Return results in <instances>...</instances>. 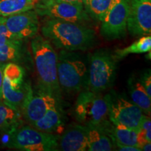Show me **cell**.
Wrapping results in <instances>:
<instances>
[{"instance_id":"22","label":"cell","mask_w":151,"mask_h":151,"mask_svg":"<svg viewBox=\"0 0 151 151\" xmlns=\"http://www.w3.org/2000/svg\"><path fill=\"white\" fill-rule=\"evenodd\" d=\"M24 71L23 68L15 62L6 64L4 69V80L14 89H17L24 83Z\"/></svg>"},{"instance_id":"30","label":"cell","mask_w":151,"mask_h":151,"mask_svg":"<svg viewBox=\"0 0 151 151\" xmlns=\"http://www.w3.org/2000/svg\"><path fill=\"white\" fill-rule=\"evenodd\" d=\"M141 151H150L151 150V142L144 143L140 147Z\"/></svg>"},{"instance_id":"3","label":"cell","mask_w":151,"mask_h":151,"mask_svg":"<svg viewBox=\"0 0 151 151\" xmlns=\"http://www.w3.org/2000/svg\"><path fill=\"white\" fill-rule=\"evenodd\" d=\"M62 50L58 55V79L60 88L67 93L88 89V69L80 55Z\"/></svg>"},{"instance_id":"5","label":"cell","mask_w":151,"mask_h":151,"mask_svg":"<svg viewBox=\"0 0 151 151\" xmlns=\"http://www.w3.org/2000/svg\"><path fill=\"white\" fill-rule=\"evenodd\" d=\"M59 136L39 131L32 125L18 127L9 133V148L24 151L58 150Z\"/></svg>"},{"instance_id":"13","label":"cell","mask_w":151,"mask_h":151,"mask_svg":"<svg viewBox=\"0 0 151 151\" xmlns=\"http://www.w3.org/2000/svg\"><path fill=\"white\" fill-rule=\"evenodd\" d=\"M58 150H88V132L86 125L72 124L58 138Z\"/></svg>"},{"instance_id":"29","label":"cell","mask_w":151,"mask_h":151,"mask_svg":"<svg viewBox=\"0 0 151 151\" xmlns=\"http://www.w3.org/2000/svg\"><path fill=\"white\" fill-rule=\"evenodd\" d=\"M6 63L0 62V101L1 100V90H2V85L4 80V69Z\"/></svg>"},{"instance_id":"8","label":"cell","mask_w":151,"mask_h":151,"mask_svg":"<svg viewBox=\"0 0 151 151\" xmlns=\"http://www.w3.org/2000/svg\"><path fill=\"white\" fill-rule=\"evenodd\" d=\"M35 11L38 16L82 23L90 20L84 6L57 0H40L36 2Z\"/></svg>"},{"instance_id":"14","label":"cell","mask_w":151,"mask_h":151,"mask_svg":"<svg viewBox=\"0 0 151 151\" xmlns=\"http://www.w3.org/2000/svg\"><path fill=\"white\" fill-rule=\"evenodd\" d=\"M86 125L88 132V150L111 151L115 150V145L107 132V122Z\"/></svg>"},{"instance_id":"9","label":"cell","mask_w":151,"mask_h":151,"mask_svg":"<svg viewBox=\"0 0 151 151\" xmlns=\"http://www.w3.org/2000/svg\"><path fill=\"white\" fill-rule=\"evenodd\" d=\"M129 0H120L101 20L100 33L107 40L124 38L127 34Z\"/></svg>"},{"instance_id":"21","label":"cell","mask_w":151,"mask_h":151,"mask_svg":"<svg viewBox=\"0 0 151 151\" xmlns=\"http://www.w3.org/2000/svg\"><path fill=\"white\" fill-rule=\"evenodd\" d=\"M151 37L146 35L141 37L130 46L122 49H118L113 52L117 60H120L130 54H141L150 52Z\"/></svg>"},{"instance_id":"20","label":"cell","mask_w":151,"mask_h":151,"mask_svg":"<svg viewBox=\"0 0 151 151\" xmlns=\"http://www.w3.org/2000/svg\"><path fill=\"white\" fill-rule=\"evenodd\" d=\"M37 0H0V16L6 17L35 8Z\"/></svg>"},{"instance_id":"1","label":"cell","mask_w":151,"mask_h":151,"mask_svg":"<svg viewBox=\"0 0 151 151\" xmlns=\"http://www.w3.org/2000/svg\"><path fill=\"white\" fill-rule=\"evenodd\" d=\"M41 34L49 42L61 50H85L96 43L95 32L81 23L58 19H46L41 27Z\"/></svg>"},{"instance_id":"16","label":"cell","mask_w":151,"mask_h":151,"mask_svg":"<svg viewBox=\"0 0 151 151\" xmlns=\"http://www.w3.org/2000/svg\"><path fill=\"white\" fill-rule=\"evenodd\" d=\"M62 124V112L60 103L52 106L43 116L32 124L39 131L52 133L57 131Z\"/></svg>"},{"instance_id":"2","label":"cell","mask_w":151,"mask_h":151,"mask_svg":"<svg viewBox=\"0 0 151 151\" xmlns=\"http://www.w3.org/2000/svg\"><path fill=\"white\" fill-rule=\"evenodd\" d=\"M39 88L60 100L61 89L58 79V54L43 36L37 35L31 41Z\"/></svg>"},{"instance_id":"27","label":"cell","mask_w":151,"mask_h":151,"mask_svg":"<svg viewBox=\"0 0 151 151\" xmlns=\"http://www.w3.org/2000/svg\"><path fill=\"white\" fill-rule=\"evenodd\" d=\"M139 78L141 83L146 90L147 94L149 97H151V74L150 69L143 72Z\"/></svg>"},{"instance_id":"7","label":"cell","mask_w":151,"mask_h":151,"mask_svg":"<svg viewBox=\"0 0 151 151\" xmlns=\"http://www.w3.org/2000/svg\"><path fill=\"white\" fill-rule=\"evenodd\" d=\"M109 105V118L113 124H118L139 132L144 113L134 103L116 92L106 94Z\"/></svg>"},{"instance_id":"4","label":"cell","mask_w":151,"mask_h":151,"mask_svg":"<svg viewBox=\"0 0 151 151\" xmlns=\"http://www.w3.org/2000/svg\"><path fill=\"white\" fill-rule=\"evenodd\" d=\"M118 62L109 49L96 50L90 58L87 90L101 93L111 88L116 80Z\"/></svg>"},{"instance_id":"18","label":"cell","mask_w":151,"mask_h":151,"mask_svg":"<svg viewBox=\"0 0 151 151\" xmlns=\"http://www.w3.org/2000/svg\"><path fill=\"white\" fill-rule=\"evenodd\" d=\"M128 90L132 102L138 106L143 113L150 116L151 111V97L141 83L139 78L131 76L127 81Z\"/></svg>"},{"instance_id":"6","label":"cell","mask_w":151,"mask_h":151,"mask_svg":"<svg viewBox=\"0 0 151 151\" xmlns=\"http://www.w3.org/2000/svg\"><path fill=\"white\" fill-rule=\"evenodd\" d=\"M74 115L84 125L99 124L109 120L106 95L89 90L81 91L76 101Z\"/></svg>"},{"instance_id":"23","label":"cell","mask_w":151,"mask_h":151,"mask_svg":"<svg viewBox=\"0 0 151 151\" xmlns=\"http://www.w3.org/2000/svg\"><path fill=\"white\" fill-rule=\"evenodd\" d=\"M120 0H90L87 13L98 21H101L111 9Z\"/></svg>"},{"instance_id":"17","label":"cell","mask_w":151,"mask_h":151,"mask_svg":"<svg viewBox=\"0 0 151 151\" xmlns=\"http://www.w3.org/2000/svg\"><path fill=\"white\" fill-rule=\"evenodd\" d=\"M106 128L115 146L116 144H120L139 147L138 132L136 130L120 124H113L110 120L107 123Z\"/></svg>"},{"instance_id":"24","label":"cell","mask_w":151,"mask_h":151,"mask_svg":"<svg viewBox=\"0 0 151 151\" xmlns=\"http://www.w3.org/2000/svg\"><path fill=\"white\" fill-rule=\"evenodd\" d=\"M22 43H9L0 46V62H15L22 57Z\"/></svg>"},{"instance_id":"15","label":"cell","mask_w":151,"mask_h":151,"mask_svg":"<svg viewBox=\"0 0 151 151\" xmlns=\"http://www.w3.org/2000/svg\"><path fill=\"white\" fill-rule=\"evenodd\" d=\"M32 92L33 90L29 82L25 81L20 88L14 89L11 88L4 80H3L1 99L6 104L21 113L24 105L32 94Z\"/></svg>"},{"instance_id":"31","label":"cell","mask_w":151,"mask_h":151,"mask_svg":"<svg viewBox=\"0 0 151 151\" xmlns=\"http://www.w3.org/2000/svg\"><path fill=\"white\" fill-rule=\"evenodd\" d=\"M57 1H65V2L72 3V4H83V0H57Z\"/></svg>"},{"instance_id":"12","label":"cell","mask_w":151,"mask_h":151,"mask_svg":"<svg viewBox=\"0 0 151 151\" xmlns=\"http://www.w3.org/2000/svg\"><path fill=\"white\" fill-rule=\"evenodd\" d=\"M60 101L53 94L39 88L37 92H32L22 109L21 115L25 121L32 125L39 120L52 106L60 103Z\"/></svg>"},{"instance_id":"28","label":"cell","mask_w":151,"mask_h":151,"mask_svg":"<svg viewBox=\"0 0 151 151\" xmlns=\"http://www.w3.org/2000/svg\"><path fill=\"white\" fill-rule=\"evenodd\" d=\"M115 148H117L116 150L121 151H141V148L139 147L132 146H125V145L116 144Z\"/></svg>"},{"instance_id":"25","label":"cell","mask_w":151,"mask_h":151,"mask_svg":"<svg viewBox=\"0 0 151 151\" xmlns=\"http://www.w3.org/2000/svg\"><path fill=\"white\" fill-rule=\"evenodd\" d=\"M151 142V120L150 116L144 115L141 122L140 129L138 132V144L139 148L144 143Z\"/></svg>"},{"instance_id":"33","label":"cell","mask_w":151,"mask_h":151,"mask_svg":"<svg viewBox=\"0 0 151 151\" xmlns=\"http://www.w3.org/2000/svg\"><path fill=\"white\" fill-rule=\"evenodd\" d=\"M5 18H4V17H2V16H0V23H1V22L4 21Z\"/></svg>"},{"instance_id":"19","label":"cell","mask_w":151,"mask_h":151,"mask_svg":"<svg viewBox=\"0 0 151 151\" xmlns=\"http://www.w3.org/2000/svg\"><path fill=\"white\" fill-rule=\"evenodd\" d=\"M21 113L0 101V131L11 133L21 123Z\"/></svg>"},{"instance_id":"11","label":"cell","mask_w":151,"mask_h":151,"mask_svg":"<svg viewBox=\"0 0 151 151\" xmlns=\"http://www.w3.org/2000/svg\"><path fill=\"white\" fill-rule=\"evenodd\" d=\"M4 23L9 31L22 41L35 37L40 26L38 15L33 9L6 17Z\"/></svg>"},{"instance_id":"10","label":"cell","mask_w":151,"mask_h":151,"mask_svg":"<svg viewBox=\"0 0 151 151\" xmlns=\"http://www.w3.org/2000/svg\"><path fill=\"white\" fill-rule=\"evenodd\" d=\"M127 28L134 37L150 35L151 0H129Z\"/></svg>"},{"instance_id":"26","label":"cell","mask_w":151,"mask_h":151,"mask_svg":"<svg viewBox=\"0 0 151 151\" xmlns=\"http://www.w3.org/2000/svg\"><path fill=\"white\" fill-rule=\"evenodd\" d=\"M6 27L4 21L0 23V46L9 43H22Z\"/></svg>"},{"instance_id":"32","label":"cell","mask_w":151,"mask_h":151,"mask_svg":"<svg viewBox=\"0 0 151 151\" xmlns=\"http://www.w3.org/2000/svg\"><path fill=\"white\" fill-rule=\"evenodd\" d=\"M90 1V0H83V6H84L85 9H86V11H87V10H88V6H89Z\"/></svg>"}]
</instances>
